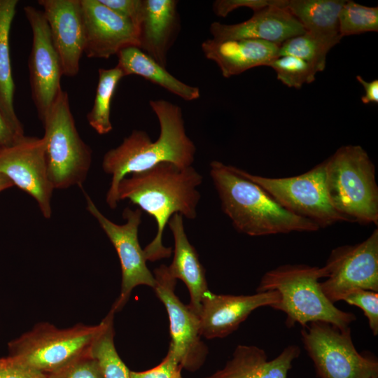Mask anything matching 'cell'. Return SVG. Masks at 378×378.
<instances>
[{
	"label": "cell",
	"mask_w": 378,
	"mask_h": 378,
	"mask_svg": "<svg viewBox=\"0 0 378 378\" xmlns=\"http://www.w3.org/2000/svg\"><path fill=\"white\" fill-rule=\"evenodd\" d=\"M280 299L277 291L253 295H216L209 290L202 300L199 314L201 336L207 339L223 338L239 328L256 309L272 307Z\"/></svg>",
	"instance_id": "16"
},
{
	"label": "cell",
	"mask_w": 378,
	"mask_h": 378,
	"mask_svg": "<svg viewBox=\"0 0 378 378\" xmlns=\"http://www.w3.org/2000/svg\"><path fill=\"white\" fill-rule=\"evenodd\" d=\"M335 45L305 31L280 44L279 56L290 55L304 59L320 72L325 69L327 55Z\"/></svg>",
	"instance_id": "28"
},
{
	"label": "cell",
	"mask_w": 378,
	"mask_h": 378,
	"mask_svg": "<svg viewBox=\"0 0 378 378\" xmlns=\"http://www.w3.org/2000/svg\"><path fill=\"white\" fill-rule=\"evenodd\" d=\"M267 66L272 68L277 79L288 88L300 89L314 82L318 69L311 63L290 55L278 56Z\"/></svg>",
	"instance_id": "30"
},
{
	"label": "cell",
	"mask_w": 378,
	"mask_h": 378,
	"mask_svg": "<svg viewBox=\"0 0 378 378\" xmlns=\"http://www.w3.org/2000/svg\"><path fill=\"white\" fill-rule=\"evenodd\" d=\"M279 0H216L212 8L216 15L226 17L230 12L239 8L244 7L254 11L265 7L275 5Z\"/></svg>",
	"instance_id": "35"
},
{
	"label": "cell",
	"mask_w": 378,
	"mask_h": 378,
	"mask_svg": "<svg viewBox=\"0 0 378 378\" xmlns=\"http://www.w3.org/2000/svg\"><path fill=\"white\" fill-rule=\"evenodd\" d=\"M378 31V7L345 0L339 15V33L344 36Z\"/></svg>",
	"instance_id": "29"
},
{
	"label": "cell",
	"mask_w": 378,
	"mask_h": 378,
	"mask_svg": "<svg viewBox=\"0 0 378 378\" xmlns=\"http://www.w3.org/2000/svg\"><path fill=\"white\" fill-rule=\"evenodd\" d=\"M279 46L258 39L204 41L201 48L208 59L219 67L222 76L230 78L260 66H267L279 56Z\"/></svg>",
	"instance_id": "20"
},
{
	"label": "cell",
	"mask_w": 378,
	"mask_h": 378,
	"mask_svg": "<svg viewBox=\"0 0 378 378\" xmlns=\"http://www.w3.org/2000/svg\"><path fill=\"white\" fill-rule=\"evenodd\" d=\"M41 122L48 177L54 189L81 186L91 167L92 151L79 135L66 91H60Z\"/></svg>",
	"instance_id": "6"
},
{
	"label": "cell",
	"mask_w": 378,
	"mask_h": 378,
	"mask_svg": "<svg viewBox=\"0 0 378 378\" xmlns=\"http://www.w3.org/2000/svg\"><path fill=\"white\" fill-rule=\"evenodd\" d=\"M111 309L99 323L89 354L97 362L104 378H130V370L119 356L114 344L113 317Z\"/></svg>",
	"instance_id": "26"
},
{
	"label": "cell",
	"mask_w": 378,
	"mask_h": 378,
	"mask_svg": "<svg viewBox=\"0 0 378 378\" xmlns=\"http://www.w3.org/2000/svg\"><path fill=\"white\" fill-rule=\"evenodd\" d=\"M323 278V267L284 265L264 274L256 292L279 293V301L271 307L286 315L288 328L297 323L304 327L314 321L328 322L340 328L349 327L356 316L338 309L325 296L319 282Z\"/></svg>",
	"instance_id": "4"
},
{
	"label": "cell",
	"mask_w": 378,
	"mask_h": 378,
	"mask_svg": "<svg viewBox=\"0 0 378 378\" xmlns=\"http://www.w3.org/2000/svg\"><path fill=\"white\" fill-rule=\"evenodd\" d=\"M326 184L333 208L348 222L378 223L375 167L360 146L339 148L325 160Z\"/></svg>",
	"instance_id": "5"
},
{
	"label": "cell",
	"mask_w": 378,
	"mask_h": 378,
	"mask_svg": "<svg viewBox=\"0 0 378 378\" xmlns=\"http://www.w3.org/2000/svg\"><path fill=\"white\" fill-rule=\"evenodd\" d=\"M113 12L132 22L137 28L141 22L144 0H99Z\"/></svg>",
	"instance_id": "34"
},
{
	"label": "cell",
	"mask_w": 378,
	"mask_h": 378,
	"mask_svg": "<svg viewBox=\"0 0 378 378\" xmlns=\"http://www.w3.org/2000/svg\"><path fill=\"white\" fill-rule=\"evenodd\" d=\"M182 367L175 354L169 348L162 361L153 368L143 372L130 371V378H175Z\"/></svg>",
	"instance_id": "33"
},
{
	"label": "cell",
	"mask_w": 378,
	"mask_h": 378,
	"mask_svg": "<svg viewBox=\"0 0 378 378\" xmlns=\"http://www.w3.org/2000/svg\"><path fill=\"white\" fill-rule=\"evenodd\" d=\"M88 211L97 220L114 246L120 262L122 280L120 293L111 309L120 311L127 302L132 290L141 285L155 286L153 274L146 265L144 249L138 239L142 211L126 207L122 213L125 223L118 225L107 218L97 208L90 197L83 191Z\"/></svg>",
	"instance_id": "10"
},
{
	"label": "cell",
	"mask_w": 378,
	"mask_h": 378,
	"mask_svg": "<svg viewBox=\"0 0 378 378\" xmlns=\"http://www.w3.org/2000/svg\"><path fill=\"white\" fill-rule=\"evenodd\" d=\"M202 178L192 166L180 167L162 162L120 181L118 187L119 201L130 200L157 223V234L144 249L146 260L153 262L171 255L172 248L162 244L164 229L174 214L188 219L197 217L200 200L197 188Z\"/></svg>",
	"instance_id": "2"
},
{
	"label": "cell",
	"mask_w": 378,
	"mask_h": 378,
	"mask_svg": "<svg viewBox=\"0 0 378 378\" xmlns=\"http://www.w3.org/2000/svg\"><path fill=\"white\" fill-rule=\"evenodd\" d=\"M345 0H286L284 7L302 25L305 31L337 44L339 15Z\"/></svg>",
	"instance_id": "24"
},
{
	"label": "cell",
	"mask_w": 378,
	"mask_h": 378,
	"mask_svg": "<svg viewBox=\"0 0 378 378\" xmlns=\"http://www.w3.org/2000/svg\"><path fill=\"white\" fill-rule=\"evenodd\" d=\"M99 327L78 323L58 328L38 323L8 342V356L47 374L88 354Z\"/></svg>",
	"instance_id": "7"
},
{
	"label": "cell",
	"mask_w": 378,
	"mask_h": 378,
	"mask_svg": "<svg viewBox=\"0 0 378 378\" xmlns=\"http://www.w3.org/2000/svg\"><path fill=\"white\" fill-rule=\"evenodd\" d=\"M322 267L326 280L320 288L333 304L356 290L378 292L377 228L362 242L332 250Z\"/></svg>",
	"instance_id": "11"
},
{
	"label": "cell",
	"mask_w": 378,
	"mask_h": 378,
	"mask_svg": "<svg viewBox=\"0 0 378 378\" xmlns=\"http://www.w3.org/2000/svg\"><path fill=\"white\" fill-rule=\"evenodd\" d=\"M361 309L374 336L378 335V292L358 289L347 294L343 300Z\"/></svg>",
	"instance_id": "31"
},
{
	"label": "cell",
	"mask_w": 378,
	"mask_h": 378,
	"mask_svg": "<svg viewBox=\"0 0 378 378\" xmlns=\"http://www.w3.org/2000/svg\"><path fill=\"white\" fill-rule=\"evenodd\" d=\"M46 147L43 136L20 137L0 150V173L32 197L48 219L52 215L51 198L55 189L48 177Z\"/></svg>",
	"instance_id": "12"
},
{
	"label": "cell",
	"mask_w": 378,
	"mask_h": 378,
	"mask_svg": "<svg viewBox=\"0 0 378 378\" xmlns=\"http://www.w3.org/2000/svg\"><path fill=\"white\" fill-rule=\"evenodd\" d=\"M300 349L288 345L274 359L267 360L265 351L254 345H238L223 368L206 378H287Z\"/></svg>",
	"instance_id": "21"
},
{
	"label": "cell",
	"mask_w": 378,
	"mask_h": 378,
	"mask_svg": "<svg viewBox=\"0 0 378 378\" xmlns=\"http://www.w3.org/2000/svg\"><path fill=\"white\" fill-rule=\"evenodd\" d=\"M372 378H378V376L373 377Z\"/></svg>",
	"instance_id": "41"
},
{
	"label": "cell",
	"mask_w": 378,
	"mask_h": 378,
	"mask_svg": "<svg viewBox=\"0 0 378 378\" xmlns=\"http://www.w3.org/2000/svg\"><path fill=\"white\" fill-rule=\"evenodd\" d=\"M149 105L160 124L158 139L153 141L145 131L134 130L103 157L102 169L112 177L106 196L112 209L120 202L118 185L128 174L144 172L162 162L190 167L195 160L196 147L186 134L181 107L164 99L150 100Z\"/></svg>",
	"instance_id": "1"
},
{
	"label": "cell",
	"mask_w": 378,
	"mask_h": 378,
	"mask_svg": "<svg viewBox=\"0 0 378 378\" xmlns=\"http://www.w3.org/2000/svg\"><path fill=\"white\" fill-rule=\"evenodd\" d=\"M178 4L176 0H144L138 47L164 68L179 31Z\"/></svg>",
	"instance_id": "19"
},
{
	"label": "cell",
	"mask_w": 378,
	"mask_h": 378,
	"mask_svg": "<svg viewBox=\"0 0 378 378\" xmlns=\"http://www.w3.org/2000/svg\"><path fill=\"white\" fill-rule=\"evenodd\" d=\"M46 375V378H104L96 360L89 352Z\"/></svg>",
	"instance_id": "32"
},
{
	"label": "cell",
	"mask_w": 378,
	"mask_h": 378,
	"mask_svg": "<svg viewBox=\"0 0 378 378\" xmlns=\"http://www.w3.org/2000/svg\"><path fill=\"white\" fill-rule=\"evenodd\" d=\"M80 6L88 57L108 59L124 48L139 46L138 29L130 20L99 0H80Z\"/></svg>",
	"instance_id": "15"
},
{
	"label": "cell",
	"mask_w": 378,
	"mask_h": 378,
	"mask_svg": "<svg viewBox=\"0 0 378 378\" xmlns=\"http://www.w3.org/2000/svg\"><path fill=\"white\" fill-rule=\"evenodd\" d=\"M125 76L116 66L111 69L98 70V83L94 103L87 114L89 125L97 133L103 135L109 133L113 125L111 121V104L119 81Z\"/></svg>",
	"instance_id": "27"
},
{
	"label": "cell",
	"mask_w": 378,
	"mask_h": 378,
	"mask_svg": "<svg viewBox=\"0 0 378 378\" xmlns=\"http://www.w3.org/2000/svg\"><path fill=\"white\" fill-rule=\"evenodd\" d=\"M23 9L32 31L29 59L31 96L42 121L62 90V67L43 11L31 6Z\"/></svg>",
	"instance_id": "14"
},
{
	"label": "cell",
	"mask_w": 378,
	"mask_h": 378,
	"mask_svg": "<svg viewBox=\"0 0 378 378\" xmlns=\"http://www.w3.org/2000/svg\"><path fill=\"white\" fill-rule=\"evenodd\" d=\"M17 0H0V109L18 136L24 129L14 109L15 85L12 77L9 33L15 13Z\"/></svg>",
	"instance_id": "25"
},
{
	"label": "cell",
	"mask_w": 378,
	"mask_h": 378,
	"mask_svg": "<svg viewBox=\"0 0 378 378\" xmlns=\"http://www.w3.org/2000/svg\"><path fill=\"white\" fill-rule=\"evenodd\" d=\"M175 378H182L181 374L178 375V376L176 377Z\"/></svg>",
	"instance_id": "40"
},
{
	"label": "cell",
	"mask_w": 378,
	"mask_h": 378,
	"mask_svg": "<svg viewBox=\"0 0 378 378\" xmlns=\"http://www.w3.org/2000/svg\"><path fill=\"white\" fill-rule=\"evenodd\" d=\"M284 3L285 0H279L275 5L254 11L251 18L240 23H211L209 31L212 39L222 41L250 38L280 45L304 33L302 25L284 7Z\"/></svg>",
	"instance_id": "18"
},
{
	"label": "cell",
	"mask_w": 378,
	"mask_h": 378,
	"mask_svg": "<svg viewBox=\"0 0 378 378\" xmlns=\"http://www.w3.org/2000/svg\"><path fill=\"white\" fill-rule=\"evenodd\" d=\"M357 80L362 85L365 94L362 96L361 101L365 104L378 103V80L374 79L367 81L360 76H356Z\"/></svg>",
	"instance_id": "38"
},
{
	"label": "cell",
	"mask_w": 378,
	"mask_h": 378,
	"mask_svg": "<svg viewBox=\"0 0 378 378\" xmlns=\"http://www.w3.org/2000/svg\"><path fill=\"white\" fill-rule=\"evenodd\" d=\"M46 374L8 356L0 357V378H46Z\"/></svg>",
	"instance_id": "36"
},
{
	"label": "cell",
	"mask_w": 378,
	"mask_h": 378,
	"mask_svg": "<svg viewBox=\"0 0 378 378\" xmlns=\"http://www.w3.org/2000/svg\"><path fill=\"white\" fill-rule=\"evenodd\" d=\"M38 3L43 8L63 76H76L85 43L80 0H39Z\"/></svg>",
	"instance_id": "17"
},
{
	"label": "cell",
	"mask_w": 378,
	"mask_h": 378,
	"mask_svg": "<svg viewBox=\"0 0 378 378\" xmlns=\"http://www.w3.org/2000/svg\"><path fill=\"white\" fill-rule=\"evenodd\" d=\"M157 297L165 307L169 320L172 340L169 349L186 370H197L204 363L208 349L201 340L199 316L188 305L181 302L174 292L176 279L168 266L161 265L154 270Z\"/></svg>",
	"instance_id": "13"
},
{
	"label": "cell",
	"mask_w": 378,
	"mask_h": 378,
	"mask_svg": "<svg viewBox=\"0 0 378 378\" xmlns=\"http://www.w3.org/2000/svg\"><path fill=\"white\" fill-rule=\"evenodd\" d=\"M21 136L15 134L0 109V150L13 144Z\"/></svg>",
	"instance_id": "37"
},
{
	"label": "cell",
	"mask_w": 378,
	"mask_h": 378,
	"mask_svg": "<svg viewBox=\"0 0 378 378\" xmlns=\"http://www.w3.org/2000/svg\"><path fill=\"white\" fill-rule=\"evenodd\" d=\"M209 174L222 210L239 232L259 237L320 229L313 221L283 208L261 187L241 176L236 167L214 160Z\"/></svg>",
	"instance_id": "3"
},
{
	"label": "cell",
	"mask_w": 378,
	"mask_h": 378,
	"mask_svg": "<svg viewBox=\"0 0 378 378\" xmlns=\"http://www.w3.org/2000/svg\"><path fill=\"white\" fill-rule=\"evenodd\" d=\"M237 169L241 176L261 187L283 208L313 221L320 228L337 222H348L329 200L325 160L304 174L284 178L260 176Z\"/></svg>",
	"instance_id": "9"
},
{
	"label": "cell",
	"mask_w": 378,
	"mask_h": 378,
	"mask_svg": "<svg viewBox=\"0 0 378 378\" xmlns=\"http://www.w3.org/2000/svg\"><path fill=\"white\" fill-rule=\"evenodd\" d=\"M174 239V258L168 266L171 275L187 286L190 300L188 307L199 316L202 300L209 290L205 270L195 247L190 243L183 225V216L174 214L168 222Z\"/></svg>",
	"instance_id": "22"
},
{
	"label": "cell",
	"mask_w": 378,
	"mask_h": 378,
	"mask_svg": "<svg viewBox=\"0 0 378 378\" xmlns=\"http://www.w3.org/2000/svg\"><path fill=\"white\" fill-rule=\"evenodd\" d=\"M118 64L125 76L137 75L164 88L186 101L200 98L197 87L189 85L172 75L137 46H128L118 54Z\"/></svg>",
	"instance_id": "23"
},
{
	"label": "cell",
	"mask_w": 378,
	"mask_h": 378,
	"mask_svg": "<svg viewBox=\"0 0 378 378\" xmlns=\"http://www.w3.org/2000/svg\"><path fill=\"white\" fill-rule=\"evenodd\" d=\"M13 186V184L9 178L0 173V192Z\"/></svg>",
	"instance_id": "39"
},
{
	"label": "cell",
	"mask_w": 378,
	"mask_h": 378,
	"mask_svg": "<svg viewBox=\"0 0 378 378\" xmlns=\"http://www.w3.org/2000/svg\"><path fill=\"white\" fill-rule=\"evenodd\" d=\"M304 348L319 378H372L378 376L377 360L359 353L351 328L314 321L300 331Z\"/></svg>",
	"instance_id": "8"
}]
</instances>
